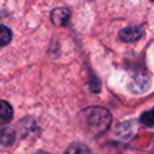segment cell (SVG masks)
<instances>
[{
	"instance_id": "obj_1",
	"label": "cell",
	"mask_w": 154,
	"mask_h": 154,
	"mask_svg": "<svg viewBox=\"0 0 154 154\" xmlns=\"http://www.w3.org/2000/svg\"><path fill=\"white\" fill-rule=\"evenodd\" d=\"M82 116L87 130L93 135H101L107 131L112 122L111 113L106 108L99 106H91L84 109Z\"/></svg>"
},
{
	"instance_id": "obj_2",
	"label": "cell",
	"mask_w": 154,
	"mask_h": 154,
	"mask_svg": "<svg viewBox=\"0 0 154 154\" xmlns=\"http://www.w3.org/2000/svg\"><path fill=\"white\" fill-rule=\"evenodd\" d=\"M149 85H150V78L144 73H138L129 83V89L135 94H142L149 88Z\"/></svg>"
},
{
	"instance_id": "obj_3",
	"label": "cell",
	"mask_w": 154,
	"mask_h": 154,
	"mask_svg": "<svg viewBox=\"0 0 154 154\" xmlns=\"http://www.w3.org/2000/svg\"><path fill=\"white\" fill-rule=\"evenodd\" d=\"M143 35V30L140 26H126L119 32V38L123 42H136Z\"/></svg>"
},
{
	"instance_id": "obj_4",
	"label": "cell",
	"mask_w": 154,
	"mask_h": 154,
	"mask_svg": "<svg viewBox=\"0 0 154 154\" xmlns=\"http://www.w3.org/2000/svg\"><path fill=\"white\" fill-rule=\"evenodd\" d=\"M70 11L66 7H55L51 12V20L55 25H64L70 19Z\"/></svg>"
},
{
	"instance_id": "obj_5",
	"label": "cell",
	"mask_w": 154,
	"mask_h": 154,
	"mask_svg": "<svg viewBox=\"0 0 154 154\" xmlns=\"http://www.w3.org/2000/svg\"><path fill=\"white\" fill-rule=\"evenodd\" d=\"M13 118V109L12 106L5 101L0 100V125H5L8 122H11Z\"/></svg>"
},
{
	"instance_id": "obj_6",
	"label": "cell",
	"mask_w": 154,
	"mask_h": 154,
	"mask_svg": "<svg viewBox=\"0 0 154 154\" xmlns=\"http://www.w3.org/2000/svg\"><path fill=\"white\" fill-rule=\"evenodd\" d=\"M16 140V134L14 131L4 126L0 129V144L1 146H11Z\"/></svg>"
},
{
	"instance_id": "obj_7",
	"label": "cell",
	"mask_w": 154,
	"mask_h": 154,
	"mask_svg": "<svg viewBox=\"0 0 154 154\" xmlns=\"http://www.w3.org/2000/svg\"><path fill=\"white\" fill-rule=\"evenodd\" d=\"M64 154H91V152L83 143H72L66 148Z\"/></svg>"
},
{
	"instance_id": "obj_8",
	"label": "cell",
	"mask_w": 154,
	"mask_h": 154,
	"mask_svg": "<svg viewBox=\"0 0 154 154\" xmlns=\"http://www.w3.org/2000/svg\"><path fill=\"white\" fill-rule=\"evenodd\" d=\"M12 40V31L6 25L0 24V47H4L10 43Z\"/></svg>"
},
{
	"instance_id": "obj_9",
	"label": "cell",
	"mask_w": 154,
	"mask_h": 154,
	"mask_svg": "<svg viewBox=\"0 0 154 154\" xmlns=\"http://www.w3.org/2000/svg\"><path fill=\"white\" fill-rule=\"evenodd\" d=\"M141 123L147 125V126H154V108H152L150 111L144 112L141 116Z\"/></svg>"
},
{
	"instance_id": "obj_10",
	"label": "cell",
	"mask_w": 154,
	"mask_h": 154,
	"mask_svg": "<svg viewBox=\"0 0 154 154\" xmlns=\"http://www.w3.org/2000/svg\"><path fill=\"white\" fill-rule=\"evenodd\" d=\"M36 154H48V153H46V152H37Z\"/></svg>"
}]
</instances>
